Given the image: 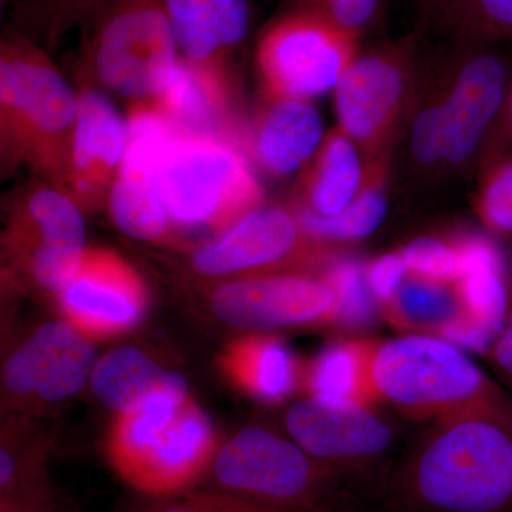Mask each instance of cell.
<instances>
[{"label":"cell","mask_w":512,"mask_h":512,"mask_svg":"<svg viewBox=\"0 0 512 512\" xmlns=\"http://www.w3.org/2000/svg\"><path fill=\"white\" fill-rule=\"evenodd\" d=\"M79 92L46 50L19 30L0 40V168H28L66 194Z\"/></svg>","instance_id":"cell-1"},{"label":"cell","mask_w":512,"mask_h":512,"mask_svg":"<svg viewBox=\"0 0 512 512\" xmlns=\"http://www.w3.org/2000/svg\"><path fill=\"white\" fill-rule=\"evenodd\" d=\"M417 512H512V433L483 419L437 423L396 478Z\"/></svg>","instance_id":"cell-2"},{"label":"cell","mask_w":512,"mask_h":512,"mask_svg":"<svg viewBox=\"0 0 512 512\" xmlns=\"http://www.w3.org/2000/svg\"><path fill=\"white\" fill-rule=\"evenodd\" d=\"M370 380L377 400L413 419H483L512 433V396L439 336L407 333L376 343Z\"/></svg>","instance_id":"cell-3"},{"label":"cell","mask_w":512,"mask_h":512,"mask_svg":"<svg viewBox=\"0 0 512 512\" xmlns=\"http://www.w3.org/2000/svg\"><path fill=\"white\" fill-rule=\"evenodd\" d=\"M218 437L190 387L151 397L117 416L107 436V456L121 480L148 497L195 490L217 453Z\"/></svg>","instance_id":"cell-4"},{"label":"cell","mask_w":512,"mask_h":512,"mask_svg":"<svg viewBox=\"0 0 512 512\" xmlns=\"http://www.w3.org/2000/svg\"><path fill=\"white\" fill-rule=\"evenodd\" d=\"M343 477L292 439L249 426L218 447L201 490L284 510L340 512Z\"/></svg>","instance_id":"cell-5"},{"label":"cell","mask_w":512,"mask_h":512,"mask_svg":"<svg viewBox=\"0 0 512 512\" xmlns=\"http://www.w3.org/2000/svg\"><path fill=\"white\" fill-rule=\"evenodd\" d=\"M79 53L83 86L134 101L156 100L181 55L160 0H116L87 26Z\"/></svg>","instance_id":"cell-6"},{"label":"cell","mask_w":512,"mask_h":512,"mask_svg":"<svg viewBox=\"0 0 512 512\" xmlns=\"http://www.w3.org/2000/svg\"><path fill=\"white\" fill-rule=\"evenodd\" d=\"M156 177L178 227L221 232L265 197L244 148L218 138L178 134L161 153Z\"/></svg>","instance_id":"cell-7"},{"label":"cell","mask_w":512,"mask_h":512,"mask_svg":"<svg viewBox=\"0 0 512 512\" xmlns=\"http://www.w3.org/2000/svg\"><path fill=\"white\" fill-rule=\"evenodd\" d=\"M84 212L63 191L36 178L10 204L2 237L8 272L59 298L86 255Z\"/></svg>","instance_id":"cell-8"},{"label":"cell","mask_w":512,"mask_h":512,"mask_svg":"<svg viewBox=\"0 0 512 512\" xmlns=\"http://www.w3.org/2000/svg\"><path fill=\"white\" fill-rule=\"evenodd\" d=\"M359 39L308 10H286L266 26L256 67L269 101H309L338 87Z\"/></svg>","instance_id":"cell-9"},{"label":"cell","mask_w":512,"mask_h":512,"mask_svg":"<svg viewBox=\"0 0 512 512\" xmlns=\"http://www.w3.org/2000/svg\"><path fill=\"white\" fill-rule=\"evenodd\" d=\"M416 72L413 37L357 53L335 89L339 130L365 151L386 157L409 104Z\"/></svg>","instance_id":"cell-10"},{"label":"cell","mask_w":512,"mask_h":512,"mask_svg":"<svg viewBox=\"0 0 512 512\" xmlns=\"http://www.w3.org/2000/svg\"><path fill=\"white\" fill-rule=\"evenodd\" d=\"M212 315L228 328L271 335L333 323L336 298L320 268H285L234 276L212 286Z\"/></svg>","instance_id":"cell-11"},{"label":"cell","mask_w":512,"mask_h":512,"mask_svg":"<svg viewBox=\"0 0 512 512\" xmlns=\"http://www.w3.org/2000/svg\"><path fill=\"white\" fill-rule=\"evenodd\" d=\"M333 252L308 235L295 211L262 204L195 249L188 265L200 278L224 281L274 269L320 268Z\"/></svg>","instance_id":"cell-12"},{"label":"cell","mask_w":512,"mask_h":512,"mask_svg":"<svg viewBox=\"0 0 512 512\" xmlns=\"http://www.w3.org/2000/svg\"><path fill=\"white\" fill-rule=\"evenodd\" d=\"M128 147L107 200L117 228L137 241L167 239L173 228L156 170L161 153L178 130L156 101L131 103L127 116Z\"/></svg>","instance_id":"cell-13"},{"label":"cell","mask_w":512,"mask_h":512,"mask_svg":"<svg viewBox=\"0 0 512 512\" xmlns=\"http://www.w3.org/2000/svg\"><path fill=\"white\" fill-rule=\"evenodd\" d=\"M96 365L94 339L66 318L49 320L9 353L3 390L20 402L62 403L90 384Z\"/></svg>","instance_id":"cell-14"},{"label":"cell","mask_w":512,"mask_h":512,"mask_svg":"<svg viewBox=\"0 0 512 512\" xmlns=\"http://www.w3.org/2000/svg\"><path fill=\"white\" fill-rule=\"evenodd\" d=\"M463 45L466 52L448 66L439 89L450 136L446 168L463 167L485 146L503 111L512 73L493 45Z\"/></svg>","instance_id":"cell-15"},{"label":"cell","mask_w":512,"mask_h":512,"mask_svg":"<svg viewBox=\"0 0 512 512\" xmlns=\"http://www.w3.org/2000/svg\"><path fill=\"white\" fill-rule=\"evenodd\" d=\"M285 426L306 453L343 476L372 466L394 440L392 427L372 407L313 396L289 407Z\"/></svg>","instance_id":"cell-16"},{"label":"cell","mask_w":512,"mask_h":512,"mask_svg":"<svg viewBox=\"0 0 512 512\" xmlns=\"http://www.w3.org/2000/svg\"><path fill=\"white\" fill-rule=\"evenodd\" d=\"M67 320L92 339L123 335L143 320L148 291L126 259L109 249L87 248L72 282L59 295Z\"/></svg>","instance_id":"cell-17"},{"label":"cell","mask_w":512,"mask_h":512,"mask_svg":"<svg viewBox=\"0 0 512 512\" xmlns=\"http://www.w3.org/2000/svg\"><path fill=\"white\" fill-rule=\"evenodd\" d=\"M128 147L127 119L94 87L79 90V113L74 127L67 170L66 194L83 212L107 207Z\"/></svg>","instance_id":"cell-18"},{"label":"cell","mask_w":512,"mask_h":512,"mask_svg":"<svg viewBox=\"0 0 512 512\" xmlns=\"http://www.w3.org/2000/svg\"><path fill=\"white\" fill-rule=\"evenodd\" d=\"M154 101L181 134L218 138L247 148L248 131L235 114L227 64L191 63L181 57L167 89Z\"/></svg>","instance_id":"cell-19"},{"label":"cell","mask_w":512,"mask_h":512,"mask_svg":"<svg viewBox=\"0 0 512 512\" xmlns=\"http://www.w3.org/2000/svg\"><path fill=\"white\" fill-rule=\"evenodd\" d=\"M325 137L322 116L309 101H268L248 130L247 150L266 173L285 177L309 163Z\"/></svg>","instance_id":"cell-20"},{"label":"cell","mask_w":512,"mask_h":512,"mask_svg":"<svg viewBox=\"0 0 512 512\" xmlns=\"http://www.w3.org/2000/svg\"><path fill=\"white\" fill-rule=\"evenodd\" d=\"M184 60L227 64L251 28L249 0H160Z\"/></svg>","instance_id":"cell-21"},{"label":"cell","mask_w":512,"mask_h":512,"mask_svg":"<svg viewBox=\"0 0 512 512\" xmlns=\"http://www.w3.org/2000/svg\"><path fill=\"white\" fill-rule=\"evenodd\" d=\"M451 239L460 259L453 286L461 309L498 335L512 299L503 252L480 232L461 231Z\"/></svg>","instance_id":"cell-22"},{"label":"cell","mask_w":512,"mask_h":512,"mask_svg":"<svg viewBox=\"0 0 512 512\" xmlns=\"http://www.w3.org/2000/svg\"><path fill=\"white\" fill-rule=\"evenodd\" d=\"M49 443L8 423L0 447V512H69L47 467Z\"/></svg>","instance_id":"cell-23"},{"label":"cell","mask_w":512,"mask_h":512,"mask_svg":"<svg viewBox=\"0 0 512 512\" xmlns=\"http://www.w3.org/2000/svg\"><path fill=\"white\" fill-rule=\"evenodd\" d=\"M224 375L258 402L278 404L302 386L303 369L276 336L251 333L229 345L221 359Z\"/></svg>","instance_id":"cell-24"},{"label":"cell","mask_w":512,"mask_h":512,"mask_svg":"<svg viewBox=\"0 0 512 512\" xmlns=\"http://www.w3.org/2000/svg\"><path fill=\"white\" fill-rule=\"evenodd\" d=\"M365 170L360 148L339 128L326 134L302 175L296 210L322 218L338 217L362 190Z\"/></svg>","instance_id":"cell-25"},{"label":"cell","mask_w":512,"mask_h":512,"mask_svg":"<svg viewBox=\"0 0 512 512\" xmlns=\"http://www.w3.org/2000/svg\"><path fill=\"white\" fill-rule=\"evenodd\" d=\"M185 387L184 376L133 346H121L101 356L90 380L94 397L117 416L134 412L158 393Z\"/></svg>","instance_id":"cell-26"},{"label":"cell","mask_w":512,"mask_h":512,"mask_svg":"<svg viewBox=\"0 0 512 512\" xmlns=\"http://www.w3.org/2000/svg\"><path fill=\"white\" fill-rule=\"evenodd\" d=\"M375 345L363 339L330 343L303 369L302 386L309 396L372 407L377 402L370 380Z\"/></svg>","instance_id":"cell-27"},{"label":"cell","mask_w":512,"mask_h":512,"mask_svg":"<svg viewBox=\"0 0 512 512\" xmlns=\"http://www.w3.org/2000/svg\"><path fill=\"white\" fill-rule=\"evenodd\" d=\"M386 181V157L367 161L362 190L342 214L338 217L322 218L308 211L295 210L296 215L308 235L323 244L366 238L386 218L389 207Z\"/></svg>","instance_id":"cell-28"},{"label":"cell","mask_w":512,"mask_h":512,"mask_svg":"<svg viewBox=\"0 0 512 512\" xmlns=\"http://www.w3.org/2000/svg\"><path fill=\"white\" fill-rule=\"evenodd\" d=\"M427 22L461 43L512 42V0H429Z\"/></svg>","instance_id":"cell-29"},{"label":"cell","mask_w":512,"mask_h":512,"mask_svg":"<svg viewBox=\"0 0 512 512\" xmlns=\"http://www.w3.org/2000/svg\"><path fill=\"white\" fill-rule=\"evenodd\" d=\"M460 309L453 285L407 275L393 301L380 311L397 328L436 335Z\"/></svg>","instance_id":"cell-30"},{"label":"cell","mask_w":512,"mask_h":512,"mask_svg":"<svg viewBox=\"0 0 512 512\" xmlns=\"http://www.w3.org/2000/svg\"><path fill=\"white\" fill-rule=\"evenodd\" d=\"M116 0H18L16 30L52 52L67 32L86 29Z\"/></svg>","instance_id":"cell-31"},{"label":"cell","mask_w":512,"mask_h":512,"mask_svg":"<svg viewBox=\"0 0 512 512\" xmlns=\"http://www.w3.org/2000/svg\"><path fill=\"white\" fill-rule=\"evenodd\" d=\"M320 272L335 293V325L348 330H363L375 325L380 308L367 282L366 265L353 256L333 252Z\"/></svg>","instance_id":"cell-32"},{"label":"cell","mask_w":512,"mask_h":512,"mask_svg":"<svg viewBox=\"0 0 512 512\" xmlns=\"http://www.w3.org/2000/svg\"><path fill=\"white\" fill-rule=\"evenodd\" d=\"M484 227L494 234L512 235V153L488 161L476 198Z\"/></svg>","instance_id":"cell-33"},{"label":"cell","mask_w":512,"mask_h":512,"mask_svg":"<svg viewBox=\"0 0 512 512\" xmlns=\"http://www.w3.org/2000/svg\"><path fill=\"white\" fill-rule=\"evenodd\" d=\"M450 147L448 123L443 100L439 93H431L420 104L410 130V150L414 161L423 168L446 167Z\"/></svg>","instance_id":"cell-34"},{"label":"cell","mask_w":512,"mask_h":512,"mask_svg":"<svg viewBox=\"0 0 512 512\" xmlns=\"http://www.w3.org/2000/svg\"><path fill=\"white\" fill-rule=\"evenodd\" d=\"M291 9L316 13L360 40L382 25L386 0H292Z\"/></svg>","instance_id":"cell-35"},{"label":"cell","mask_w":512,"mask_h":512,"mask_svg":"<svg viewBox=\"0 0 512 512\" xmlns=\"http://www.w3.org/2000/svg\"><path fill=\"white\" fill-rule=\"evenodd\" d=\"M409 275L454 285L460 276V259L453 239L420 237L402 249Z\"/></svg>","instance_id":"cell-36"},{"label":"cell","mask_w":512,"mask_h":512,"mask_svg":"<svg viewBox=\"0 0 512 512\" xmlns=\"http://www.w3.org/2000/svg\"><path fill=\"white\" fill-rule=\"evenodd\" d=\"M150 498L153 500L137 505L128 512H299L197 488L187 493Z\"/></svg>","instance_id":"cell-37"},{"label":"cell","mask_w":512,"mask_h":512,"mask_svg":"<svg viewBox=\"0 0 512 512\" xmlns=\"http://www.w3.org/2000/svg\"><path fill=\"white\" fill-rule=\"evenodd\" d=\"M409 275L402 252H389L366 265L367 282L379 308L389 305Z\"/></svg>","instance_id":"cell-38"},{"label":"cell","mask_w":512,"mask_h":512,"mask_svg":"<svg viewBox=\"0 0 512 512\" xmlns=\"http://www.w3.org/2000/svg\"><path fill=\"white\" fill-rule=\"evenodd\" d=\"M434 336H439L460 349L476 353H490L498 335L494 330L487 328L483 323L471 318L468 313L460 309L453 318L448 319L437 330Z\"/></svg>","instance_id":"cell-39"},{"label":"cell","mask_w":512,"mask_h":512,"mask_svg":"<svg viewBox=\"0 0 512 512\" xmlns=\"http://www.w3.org/2000/svg\"><path fill=\"white\" fill-rule=\"evenodd\" d=\"M490 355L493 357L498 373L512 390V299L507 318H505L503 328L495 339Z\"/></svg>","instance_id":"cell-40"},{"label":"cell","mask_w":512,"mask_h":512,"mask_svg":"<svg viewBox=\"0 0 512 512\" xmlns=\"http://www.w3.org/2000/svg\"><path fill=\"white\" fill-rule=\"evenodd\" d=\"M491 136H494V141L491 144L490 156H488L490 160L488 161L503 156V154L512 153V73L503 111H501L500 119H498Z\"/></svg>","instance_id":"cell-41"},{"label":"cell","mask_w":512,"mask_h":512,"mask_svg":"<svg viewBox=\"0 0 512 512\" xmlns=\"http://www.w3.org/2000/svg\"><path fill=\"white\" fill-rule=\"evenodd\" d=\"M419 2H420V6H423V5H424V3L429 2V0H419Z\"/></svg>","instance_id":"cell-42"}]
</instances>
